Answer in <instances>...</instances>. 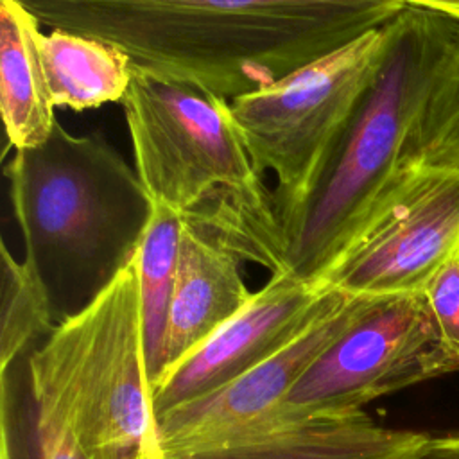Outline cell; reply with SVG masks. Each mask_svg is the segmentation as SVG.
Listing matches in <instances>:
<instances>
[{"instance_id":"1","label":"cell","mask_w":459,"mask_h":459,"mask_svg":"<svg viewBox=\"0 0 459 459\" xmlns=\"http://www.w3.org/2000/svg\"><path fill=\"white\" fill-rule=\"evenodd\" d=\"M136 70L237 99L396 18L403 0H18Z\"/></svg>"},{"instance_id":"2","label":"cell","mask_w":459,"mask_h":459,"mask_svg":"<svg viewBox=\"0 0 459 459\" xmlns=\"http://www.w3.org/2000/svg\"><path fill=\"white\" fill-rule=\"evenodd\" d=\"M455 27L457 20L412 5L385 25L369 86L303 195L278 213L280 273L319 283L407 172L421 165L418 124Z\"/></svg>"},{"instance_id":"3","label":"cell","mask_w":459,"mask_h":459,"mask_svg":"<svg viewBox=\"0 0 459 459\" xmlns=\"http://www.w3.org/2000/svg\"><path fill=\"white\" fill-rule=\"evenodd\" d=\"M122 106L134 169L151 201L203 224L244 262L278 274L274 197L247 152L230 100L134 68Z\"/></svg>"},{"instance_id":"4","label":"cell","mask_w":459,"mask_h":459,"mask_svg":"<svg viewBox=\"0 0 459 459\" xmlns=\"http://www.w3.org/2000/svg\"><path fill=\"white\" fill-rule=\"evenodd\" d=\"M4 174L23 258L50 296L70 283L93 298L131 260L154 212L136 169L100 133L75 136L59 122Z\"/></svg>"},{"instance_id":"5","label":"cell","mask_w":459,"mask_h":459,"mask_svg":"<svg viewBox=\"0 0 459 459\" xmlns=\"http://www.w3.org/2000/svg\"><path fill=\"white\" fill-rule=\"evenodd\" d=\"M50 335L66 366L90 459H161L134 255Z\"/></svg>"},{"instance_id":"6","label":"cell","mask_w":459,"mask_h":459,"mask_svg":"<svg viewBox=\"0 0 459 459\" xmlns=\"http://www.w3.org/2000/svg\"><path fill=\"white\" fill-rule=\"evenodd\" d=\"M387 41L385 25L230 100L247 152L276 176V217L307 190L369 86Z\"/></svg>"},{"instance_id":"7","label":"cell","mask_w":459,"mask_h":459,"mask_svg":"<svg viewBox=\"0 0 459 459\" xmlns=\"http://www.w3.org/2000/svg\"><path fill=\"white\" fill-rule=\"evenodd\" d=\"M355 296L344 328L273 412L362 409L378 396L457 373L425 292Z\"/></svg>"},{"instance_id":"8","label":"cell","mask_w":459,"mask_h":459,"mask_svg":"<svg viewBox=\"0 0 459 459\" xmlns=\"http://www.w3.org/2000/svg\"><path fill=\"white\" fill-rule=\"evenodd\" d=\"M459 258V169L416 165L319 281L346 294L423 292Z\"/></svg>"},{"instance_id":"9","label":"cell","mask_w":459,"mask_h":459,"mask_svg":"<svg viewBox=\"0 0 459 459\" xmlns=\"http://www.w3.org/2000/svg\"><path fill=\"white\" fill-rule=\"evenodd\" d=\"M330 287L271 274L251 299L208 339L151 382L154 416L204 396L298 337L323 310Z\"/></svg>"},{"instance_id":"10","label":"cell","mask_w":459,"mask_h":459,"mask_svg":"<svg viewBox=\"0 0 459 459\" xmlns=\"http://www.w3.org/2000/svg\"><path fill=\"white\" fill-rule=\"evenodd\" d=\"M357 296L330 287L323 310L289 344L222 387L158 416L161 459H188L280 407L310 362L348 323Z\"/></svg>"},{"instance_id":"11","label":"cell","mask_w":459,"mask_h":459,"mask_svg":"<svg viewBox=\"0 0 459 459\" xmlns=\"http://www.w3.org/2000/svg\"><path fill=\"white\" fill-rule=\"evenodd\" d=\"M429 437L382 427L362 409L273 412L188 459H412Z\"/></svg>"},{"instance_id":"12","label":"cell","mask_w":459,"mask_h":459,"mask_svg":"<svg viewBox=\"0 0 459 459\" xmlns=\"http://www.w3.org/2000/svg\"><path fill=\"white\" fill-rule=\"evenodd\" d=\"M242 262L208 228L183 217L156 375L181 360L251 299Z\"/></svg>"},{"instance_id":"13","label":"cell","mask_w":459,"mask_h":459,"mask_svg":"<svg viewBox=\"0 0 459 459\" xmlns=\"http://www.w3.org/2000/svg\"><path fill=\"white\" fill-rule=\"evenodd\" d=\"M39 20L18 0H0V111L7 145H41L56 120L43 56Z\"/></svg>"},{"instance_id":"14","label":"cell","mask_w":459,"mask_h":459,"mask_svg":"<svg viewBox=\"0 0 459 459\" xmlns=\"http://www.w3.org/2000/svg\"><path fill=\"white\" fill-rule=\"evenodd\" d=\"M41 56L56 108L72 111L122 102L134 74L120 47L65 29L41 36Z\"/></svg>"},{"instance_id":"15","label":"cell","mask_w":459,"mask_h":459,"mask_svg":"<svg viewBox=\"0 0 459 459\" xmlns=\"http://www.w3.org/2000/svg\"><path fill=\"white\" fill-rule=\"evenodd\" d=\"M38 459H90L57 342L47 341L29 359Z\"/></svg>"},{"instance_id":"16","label":"cell","mask_w":459,"mask_h":459,"mask_svg":"<svg viewBox=\"0 0 459 459\" xmlns=\"http://www.w3.org/2000/svg\"><path fill=\"white\" fill-rule=\"evenodd\" d=\"M183 217L165 204H154L151 222L134 251L151 377H156L167 310L178 265Z\"/></svg>"},{"instance_id":"17","label":"cell","mask_w":459,"mask_h":459,"mask_svg":"<svg viewBox=\"0 0 459 459\" xmlns=\"http://www.w3.org/2000/svg\"><path fill=\"white\" fill-rule=\"evenodd\" d=\"M2 255V332L0 371L7 375L9 364L39 335H48L52 325V296L29 260H16L5 242Z\"/></svg>"},{"instance_id":"18","label":"cell","mask_w":459,"mask_h":459,"mask_svg":"<svg viewBox=\"0 0 459 459\" xmlns=\"http://www.w3.org/2000/svg\"><path fill=\"white\" fill-rule=\"evenodd\" d=\"M416 158L423 165L459 169V20L420 117Z\"/></svg>"},{"instance_id":"19","label":"cell","mask_w":459,"mask_h":459,"mask_svg":"<svg viewBox=\"0 0 459 459\" xmlns=\"http://www.w3.org/2000/svg\"><path fill=\"white\" fill-rule=\"evenodd\" d=\"M441 341L459 373V258L446 264L423 290Z\"/></svg>"},{"instance_id":"20","label":"cell","mask_w":459,"mask_h":459,"mask_svg":"<svg viewBox=\"0 0 459 459\" xmlns=\"http://www.w3.org/2000/svg\"><path fill=\"white\" fill-rule=\"evenodd\" d=\"M412 459H459V434L429 437Z\"/></svg>"},{"instance_id":"21","label":"cell","mask_w":459,"mask_h":459,"mask_svg":"<svg viewBox=\"0 0 459 459\" xmlns=\"http://www.w3.org/2000/svg\"><path fill=\"white\" fill-rule=\"evenodd\" d=\"M407 5L429 9L454 20H459V0H403Z\"/></svg>"}]
</instances>
